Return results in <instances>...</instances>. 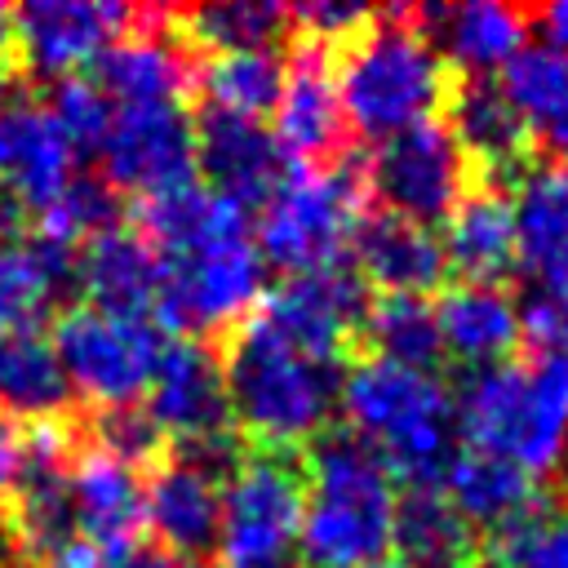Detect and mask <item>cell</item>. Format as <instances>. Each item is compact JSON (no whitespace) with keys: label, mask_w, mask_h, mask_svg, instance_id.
<instances>
[{"label":"cell","mask_w":568,"mask_h":568,"mask_svg":"<svg viewBox=\"0 0 568 568\" xmlns=\"http://www.w3.org/2000/svg\"><path fill=\"white\" fill-rule=\"evenodd\" d=\"M359 217H364V178L355 169L346 164L297 169L262 204L253 240L266 266L306 275L337 266L342 248H351Z\"/></svg>","instance_id":"ba28073f"},{"label":"cell","mask_w":568,"mask_h":568,"mask_svg":"<svg viewBox=\"0 0 568 568\" xmlns=\"http://www.w3.org/2000/svg\"><path fill=\"white\" fill-rule=\"evenodd\" d=\"M528 22L541 27V44L568 53V0H550V4H541L537 13H528Z\"/></svg>","instance_id":"60d3db41"},{"label":"cell","mask_w":568,"mask_h":568,"mask_svg":"<svg viewBox=\"0 0 568 568\" xmlns=\"http://www.w3.org/2000/svg\"><path fill=\"white\" fill-rule=\"evenodd\" d=\"M444 497L457 506V515L479 532H501L510 528L515 519H524L541 493H537V479L528 470H519L515 462L506 457H493V453H479V448H462L448 457L444 475Z\"/></svg>","instance_id":"83f0119b"},{"label":"cell","mask_w":568,"mask_h":568,"mask_svg":"<svg viewBox=\"0 0 568 568\" xmlns=\"http://www.w3.org/2000/svg\"><path fill=\"white\" fill-rule=\"evenodd\" d=\"M444 262L466 284H501V275L515 266V204L479 186L453 204L444 217Z\"/></svg>","instance_id":"f1b7e54d"},{"label":"cell","mask_w":568,"mask_h":568,"mask_svg":"<svg viewBox=\"0 0 568 568\" xmlns=\"http://www.w3.org/2000/svg\"><path fill=\"white\" fill-rule=\"evenodd\" d=\"M515 204V266L532 280V302L568 320V178L528 173Z\"/></svg>","instance_id":"d6986e66"},{"label":"cell","mask_w":568,"mask_h":568,"mask_svg":"<svg viewBox=\"0 0 568 568\" xmlns=\"http://www.w3.org/2000/svg\"><path fill=\"white\" fill-rule=\"evenodd\" d=\"M288 22H297L306 31V40L324 49L328 40H342L346 44L359 27H368L373 22V9L346 4V0H306V4L288 9Z\"/></svg>","instance_id":"ab89813d"},{"label":"cell","mask_w":568,"mask_h":568,"mask_svg":"<svg viewBox=\"0 0 568 568\" xmlns=\"http://www.w3.org/2000/svg\"><path fill=\"white\" fill-rule=\"evenodd\" d=\"M124 568H200V564L195 559H178L169 550H133L124 559Z\"/></svg>","instance_id":"7bdbcfd3"},{"label":"cell","mask_w":568,"mask_h":568,"mask_svg":"<svg viewBox=\"0 0 568 568\" xmlns=\"http://www.w3.org/2000/svg\"><path fill=\"white\" fill-rule=\"evenodd\" d=\"M359 333L373 346V359H386L399 368L435 373V364L444 359L435 306L426 297H413V293H377L364 306Z\"/></svg>","instance_id":"d6a6232c"},{"label":"cell","mask_w":568,"mask_h":568,"mask_svg":"<svg viewBox=\"0 0 568 568\" xmlns=\"http://www.w3.org/2000/svg\"><path fill=\"white\" fill-rule=\"evenodd\" d=\"M524 342L532 359L470 368L453 395V413L470 448L506 457L537 479L568 457V320L528 302Z\"/></svg>","instance_id":"7a4b0ae2"},{"label":"cell","mask_w":568,"mask_h":568,"mask_svg":"<svg viewBox=\"0 0 568 568\" xmlns=\"http://www.w3.org/2000/svg\"><path fill=\"white\" fill-rule=\"evenodd\" d=\"M444 67H457L466 80H488L528 44V13L501 0H466V4H430L413 13Z\"/></svg>","instance_id":"ffe728a7"},{"label":"cell","mask_w":568,"mask_h":568,"mask_svg":"<svg viewBox=\"0 0 568 568\" xmlns=\"http://www.w3.org/2000/svg\"><path fill=\"white\" fill-rule=\"evenodd\" d=\"M337 408L346 413V430L364 439L395 479L435 484V475H444L453 457L457 413L453 390L435 373L399 368L368 355L346 368Z\"/></svg>","instance_id":"8992f818"},{"label":"cell","mask_w":568,"mask_h":568,"mask_svg":"<svg viewBox=\"0 0 568 568\" xmlns=\"http://www.w3.org/2000/svg\"><path fill=\"white\" fill-rule=\"evenodd\" d=\"M120 226V191H111L102 178H75L40 217L36 235H49L58 244H84L102 231Z\"/></svg>","instance_id":"8d00e7d4"},{"label":"cell","mask_w":568,"mask_h":568,"mask_svg":"<svg viewBox=\"0 0 568 568\" xmlns=\"http://www.w3.org/2000/svg\"><path fill=\"white\" fill-rule=\"evenodd\" d=\"M142 22V9L102 0H31L9 9V58L18 75L67 80L93 67L120 36Z\"/></svg>","instance_id":"30bf717a"},{"label":"cell","mask_w":568,"mask_h":568,"mask_svg":"<svg viewBox=\"0 0 568 568\" xmlns=\"http://www.w3.org/2000/svg\"><path fill=\"white\" fill-rule=\"evenodd\" d=\"M49 111H53V120L62 124V133L71 138L75 155H98V146H102L106 129H111L115 102L98 89L93 75H67V80L53 84Z\"/></svg>","instance_id":"74e56055"},{"label":"cell","mask_w":568,"mask_h":568,"mask_svg":"<svg viewBox=\"0 0 568 568\" xmlns=\"http://www.w3.org/2000/svg\"><path fill=\"white\" fill-rule=\"evenodd\" d=\"M195 169L204 173L209 191L248 209L266 204L271 191L288 178V155L262 120L204 106L195 120Z\"/></svg>","instance_id":"2e32d148"},{"label":"cell","mask_w":568,"mask_h":568,"mask_svg":"<svg viewBox=\"0 0 568 568\" xmlns=\"http://www.w3.org/2000/svg\"><path fill=\"white\" fill-rule=\"evenodd\" d=\"M75 288H84L98 311L151 320L160 297V257L142 231L111 226L75 248Z\"/></svg>","instance_id":"cb8c5ba5"},{"label":"cell","mask_w":568,"mask_h":568,"mask_svg":"<svg viewBox=\"0 0 568 568\" xmlns=\"http://www.w3.org/2000/svg\"><path fill=\"white\" fill-rule=\"evenodd\" d=\"M138 222L160 257L155 320L186 333H213L231 324L240 328L248 320L266 284L248 209L191 178L146 195L138 204Z\"/></svg>","instance_id":"6da1fadb"},{"label":"cell","mask_w":568,"mask_h":568,"mask_svg":"<svg viewBox=\"0 0 568 568\" xmlns=\"http://www.w3.org/2000/svg\"><path fill=\"white\" fill-rule=\"evenodd\" d=\"M302 564L306 568H373L395 537V475L346 426L306 444L302 462Z\"/></svg>","instance_id":"277c9868"},{"label":"cell","mask_w":568,"mask_h":568,"mask_svg":"<svg viewBox=\"0 0 568 568\" xmlns=\"http://www.w3.org/2000/svg\"><path fill=\"white\" fill-rule=\"evenodd\" d=\"M390 546L408 568H475L479 559V532L457 515L439 484H408L395 501Z\"/></svg>","instance_id":"f546056e"},{"label":"cell","mask_w":568,"mask_h":568,"mask_svg":"<svg viewBox=\"0 0 568 568\" xmlns=\"http://www.w3.org/2000/svg\"><path fill=\"white\" fill-rule=\"evenodd\" d=\"M497 89L506 93V102L524 120L532 146L568 155V53H559L541 40L537 44L528 40L501 67Z\"/></svg>","instance_id":"4dcf8cb0"},{"label":"cell","mask_w":568,"mask_h":568,"mask_svg":"<svg viewBox=\"0 0 568 568\" xmlns=\"http://www.w3.org/2000/svg\"><path fill=\"white\" fill-rule=\"evenodd\" d=\"M284 75H288V62L275 49H235V53H213L195 71V84L209 111L262 120L275 111Z\"/></svg>","instance_id":"836d02e7"},{"label":"cell","mask_w":568,"mask_h":568,"mask_svg":"<svg viewBox=\"0 0 568 568\" xmlns=\"http://www.w3.org/2000/svg\"><path fill=\"white\" fill-rule=\"evenodd\" d=\"M435 324H439L444 355L466 368L501 364L524 342V311L501 284L457 280L435 302Z\"/></svg>","instance_id":"d4e9b609"},{"label":"cell","mask_w":568,"mask_h":568,"mask_svg":"<svg viewBox=\"0 0 568 568\" xmlns=\"http://www.w3.org/2000/svg\"><path fill=\"white\" fill-rule=\"evenodd\" d=\"M373 568H408V564H399V559H382V564H373Z\"/></svg>","instance_id":"bcb514c9"},{"label":"cell","mask_w":568,"mask_h":568,"mask_svg":"<svg viewBox=\"0 0 568 568\" xmlns=\"http://www.w3.org/2000/svg\"><path fill=\"white\" fill-rule=\"evenodd\" d=\"M53 351L71 382V395L106 413V408H129L138 404V395H146L164 337L142 315H111L84 302L58 315Z\"/></svg>","instance_id":"9c48e42d"},{"label":"cell","mask_w":568,"mask_h":568,"mask_svg":"<svg viewBox=\"0 0 568 568\" xmlns=\"http://www.w3.org/2000/svg\"><path fill=\"white\" fill-rule=\"evenodd\" d=\"M75 288V248L49 235H0V333L36 328Z\"/></svg>","instance_id":"484cf974"},{"label":"cell","mask_w":568,"mask_h":568,"mask_svg":"<svg viewBox=\"0 0 568 568\" xmlns=\"http://www.w3.org/2000/svg\"><path fill=\"white\" fill-rule=\"evenodd\" d=\"M448 133L457 138L466 164L475 160L484 173L515 178L532 155V138L506 93L493 80H462L448 93Z\"/></svg>","instance_id":"4316f807"},{"label":"cell","mask_w":568,"mask_h":568,"mask_svg":"<svg viewBox=\"0 0 568 568\" xmlns=\"http://www.w3.org/2000/svg\"><path fill=\"white\" fill-rule=\"evenodd\" d=\"M178 36L209 44L213 53H235V49H275V40L288 31V9L275 0H217V4H195L178 18Z\"/></svg>","instance_id":"e575fe53"},{"label":"cell","mask_w":568,"mask_h":568,"mask_svg":"<svg viewBox=\"0 0 568 568\" xmlns=\"http://www.w3.org/2000/svg\"><path fill=\"white\" fill-rule=\"evenodd\" d=\"M71 408V382L58 351L36 328L0 333V413L18 426L58 422Z\"/></svg>","instance_id":"1f68e13d"},{"label":"cell","mask_w":568,"mask_h":568,"mask_svg":"<svg viewBox=\"0 0 568 568\" xmlns=\"http://www.w3.org/2000/svg\"><path fill=\"white\" fill-rule=\"evenodd\" d=\"M146 417L164 439L178 444H195L217 430H231L222 359L195 337L164 342L155 377L146 386Z\"/></svg>","instance_id":"9a60e30c"},{"label":"cell","mask_w":568,"mask_h":568,"mask_svg":"<svg viewBox=\"0 0 568 568\" xmlns=\"http://www.w3.org/2000/svg\"><path fill=\"white\" fill-rule=\"evenodd\" d=\"M71 506H75V532L93 550L120 564L138 550V537L146 532L142 479L133 466H124L93 439L89 444L80 439L71 453Z\"/></svg>","instance_id":"e0dca14e"},{"label":"cell","mask_w":568,"mask_h":568,"mask_svg":"<svg viewBox=\"0 0 568 568\" xmlns=\"http://www.w3.org/2000/svg\"><path fill=\"white\" fill-rule=\"evenodd\" d=\"M75 146L49 102L13 98L0 106V186L36 217L75 182Z\"/></svg>","instance_id":"5bb4252c"},{"label":"cell","mask_w":568,"mask_h":568,"mask_svg":"<svg viewBox=\"0 0 568 568\" xmlns=\"http://www.w3.org/2000/svg\"><path fill=\"white\" fill-rule=\"evenodd\" d=\"M217 510H222V484L182 457H160L151 479L142 484V515L151 537L160 541L155 550H169L178 559L213 555Z\"/></svg>","instance_id":"44dd1931"},{"label":"cell","mask_w":568,"mask_h":568,"mask_svg":"<svg viewBox=\"0 0 568 568\" xmlns=\"http://www.w3.org/2000/svg\"><path fill=\"white\" fill-rule=\"evenodd\" d=\"M351 253H355V275L377 284L382 293L426 297V288H435L448 271L439 235L430 226L408 222V217L386 213V209L364 213L355 222Z\"/></svg>","instance_id":"603a6c76"},{"label":"cell","mask_w":568,"mask_h":568,"mask_svg":"<svg viewBox=\"0 0 568 568\" xmlns=\"http://www.w3.org/2000/svg\"><path fill=\"white\" fill-rule=\"evenodd\" d=\"M146 22V9H142ZM133 27L129 36H120L98 62H93V80L98 89L115 102V106H151V102H178L182 89L195 80L186 40L178 31L164 27Z\"/></svg>","instance_id":"7402d4cb"},{"label":"cell","mask_w":568,"mask_h":568,"mask_svg":"<svg viewBox=\"0 0 568 568\" xmlns=\"http://www.w3.org/2000/svg\"><path fill=\"white\" fill-rule=\"evenodd\" d=\"M564 178H568V173H564Z\"/></svg>","instance_id":"7dc6e473"},{"label":"cell","mask_w":568,"mask_h":568,"mask_svg":"<svg viewBox=\"0 0 568 568\" xmlns=\"http://www.w3.org/2000/svg\"><path fill=\"white\" fill-rule=\"evenodd\" d=\"M89 430H93V444H98V448H106L111 457H120V462L133 466V470H138L142 462H155V457H160V444H164V435L155 430V422H151L146 408H138V404L98 413Z\"/></svg>","instance_id":"f35d334b"},{"label":"cell","mask_w":568,"mask_h":568,"mask_svg":"<svg viewBox=\"0 0 568 568\" xmlns=\"http://www.w3.org/2000/svg\"><path fill=\"white\" fill-rule=\"evenodd\" d=\"M222 377L235 426L266 453H288L328 430L346 368L293 346L262 315H248L226 342Z\"/></svg>","instance_id":"3957f363"},{"label":"cell","mask_w":568,"mask_h":568,"mask_svg":"<svg viewBox=\"0 0 568 568\" xmlns=\"http://www.w3.org/2000/svg\"><path fill=\"white\" fill-rule=\"evenodd\" d=\"M497 568H568V501L541 497L524 519L493 537Z\"/></svg>","instance_id":"d590c367"},{"label":"cell","mask_w":568,"mask_h":568,"mask_svg":"<svg viewBox=\"0 0 568 568\" xmlns=\"http://www.w3.org/2000/svg\"><path fill=\"white\" fill-rule=\"evenodd\" d=\"M13 84V58L9 53H0V106H4V89Z\"/></svg>","instance_id":"ee69618b"},{"label":"cell","mask_w":568,"mask_h":568,"mask_svg":"<svg viewBox=\"0 0 568 568\" xmlns=\"http://www.w3.org/2000/svg\"><path fill=\"white\" fill-rule=\"evenodd\" d=\"M364 186L382 200L386 213L430 226L435 217H448L466 195V155L448 124L426 120L377 142L364 169Z\"/></svg>","instance_id":"8fae6325"},{"label":"cell","mask_w":568,"mask_h":568,"mask_svg":"<svg viewBox=\"0 0 568 568\" xmlns=\"http://www.w3.org/2000/svg\"><path fill=\"white\" fill-rule=\"evenodd\" d=\"M98 160L111 191H133L146 200L182 186L195 169V120L178 102L115 106Z\"/></svg>","instance_id":"7c38bea8"},{"label":"cell","mask_w":568,"mask_h":568,"mask_svg":"<svg viewBox=\"0 0 568 568\" xmlns=\"http://www.w3.org/2000/svg\"><path fill=\"white\" fill-rule=\"evenodd\" d=\"M364 306H368L364 280L351 266L337 262V266H324V271L288 275L253 315H262L293 346L342 364L351 337L359 333Z\"/></svg>","instance_id":"4fadbf2b"},{"label":"cell","mask_w":568,"mask_h":568,"mask_svg":"<svg viewBox=\"0 0 568 568\" xmlns=\"http://www.w3.org/2000/svg\"><path fill=\"white\" fill-rule=\"evenodd\" d=\"M271 115H275L271 133H275L280 151L288 160H297L302 169H324L337 160L342 138H346V115H342L337 84H333V71H328L320 44L297 49Z\"/></svg>","instance_id":"ac0fdd59"},{"label":"cell","mask_w":568,"mask_h":568,"mask_svg":"<svg viewBox=\"0 0 568 568\" xmlns=\"http://www.w3.org/2000/svg\"><path fill=\"white\" fill-rule=\"evenodd\" d=\"M40 568H124V564L111 559V555H102V550H93L89 541H71V546H62L53 559H44Z\"/></svg>","instance_id":"b9f144b4"},{"label":"cell","mask_w":568,"mask_h":568,"mask_svg":"<svg viewBox=\"0 0 568 568\" xmlns=\"http://www.w3.org/2000/svg\"><path fill=\"white\" fill-rule=\"evenodd\" d=\"M302 466L288 453H253L222 479L217 568H297L302 564Z\"/></svg>","instance_id":"52a82bcc"},{"label":"cell","mask_w":568,"mask_h":568,"mask_svg":"<svg viewBox=\"0 0 568 568\" xmlns=\"http://www.w3.org/2000/svg\"><path fill=\"white\" fill-rule=\"evenodd\" d=\"M333 84L346 129L373 142L426 124L453 93L448 67L413 13H386L359 27L342 44Z\"/></svg>","instance_id":"5b68a950"},{"label":"cell","mask_w":568,"mask_h":568,"mask_svg":"<svg viewBox=\"0 0 568 568\" xmlns=\"http://www.w3.org/2000/svg\"><path fill=\"white\" fill-rule=\"evenodd\" d=\"M0 53H9V9L0 4ZM18 75V71H13Z\"/></svg>","instance_id":"f6af8a7d"}]
</instances>
